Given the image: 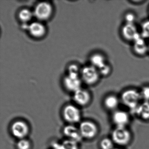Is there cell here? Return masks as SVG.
<instances>
[{"mask_svg": "<svg viewBox=\"0 0 149 149\" xmlns=\"http://www.w3.org/2000/svg\"><path fill=\"white\" fill-rule=\"evenodd\" d=\"M141 100L140 92L134 89L126 90L121 95V101L123 104L132 111L141 103Z\"/></svg>", "mask_w": 149, "mask_h": 149, "instance_id": "obj_1", "label": "cell"}, {"mask_svg": "<svg viewBox=\"0 0 149 149\" xmlns=\"http://www.w3.org/2000/svg\"><path fill=\"white\" fill-rule=\"evenodd\" d=\"M131 132L126 127H117L111 133V139L114 143L123 146L127 145L131 140Z\"/></svg>", "mask_w": 149, "mask_h": 149, "instance_id": "obj_2", "label": "cell"}, {"mask_svg": "<svg viewBox=\"0 0 149 149\" xmlns=\"http://www.w3.org/2000/svg\"><path fill=\"white\" fill-rule=\"evenodd\" d=\"M100 76L98 70L92 65L85 66L81 69V79L88 85H93L96 83Z\"/></svg>", "mask_w": 149, "mask_h": 149, "instance_id": "obj_3", "label": "cell"}, {"mask_svg": "<svg viewBox=\"0 0 149 149\" xmlns=\"http://www.w3.org/2000/svg\"><path fill=\"white\" fill-rule=\"evenodd\" d=\"M53 12V8L50 3L42 1L36 6L33 13L36 19L42 21L49 19L52 15Z\"/></svg>", "mask_w": 149, "mask_h": 149, "instance_id": "obj_4", "label": "cell"}, {"mask_svg": "<svg viewBox=\"0 0 149 149\" xmlns=\"http://www.w3.org/2000/svg\"><path fill=\"white\" fill-rule=\"evenodd\" d=\"M63 81L65 88L69 91L75 92L81 88V79L80 75L68 74Z\"/></svg>", "mask_w": 149, "mask_h": 149, "instance_id": "obj_5", "label": "cell"}, {"mask_svg": "<svg viewBox=\"0 0 149 149\" xmlns=\"http://www.w3.org/2000/svg\"><path fill=\"white\" fill-rule=\"evenodd\" d=\"M79 130L82 137L87 139L94 137L97 134L98 131L95 124L90 121L82 122L80 124Z\"/></svg>", "mask_w": 149, "mask_h": 149, "instance_id": "obj_6", "label": "cell"}, {"mask_svg": "<svg viewBox=\"0 0 149 149\" xmlns=\"http://www.w3.org/2000/svg\"><path fill=\"white\" fill-rule=\"evenodd\" d=\"M122 36L128 41L133 42L135 40L141 36L138 32L137 29L134 24H125L121 30Z\"/></svg>", "mask_w": 149, "mask_h": 149, "instance_id": "obj_7", "label": "cell"}, {"mask_svg": "<svg viewBox=\"0 0 149 149\" xmlns=\"http://www.w3.org/2000/svg\"><path fill=\"white\" fill-rule=\"evenodd\" d=\"M63 117L65 120L70 123L79 122L81 118V113L78 108L72 104L67 105L63 111Z\"/></svg>", "mask_w": 149, "mask_h": 149, "instance_id": "obj_8", "label": "cell"}, {"mask_svg": "<svg viewBox=\"0 0 149 149\" xmlns=\"http://www.w3.org/2000/svg\"><path fill=\"white\" fill-rule=\"evenodd\" d=\"M29 127L25 122L18 121L15 122L11 127L13 135L17 138L22 139L28 134Z\"/></svg>", "mask_w": 149, "mask_h": 149, "instance_id": "obj_9", "label": "cell"}, {"mask_svg": "<svg viewBox=\"0 0 149 149\" xmlns=\"http://www.w3.org/2000/svg\"><path fill=\"white\" fill-rule=\"evenodd\" d=\"M112 119L116 127H126L130 122V116L124 111L116 110L113 112Z\"/></svg>", "mask_w": 149, "mask_h": 149, "instance_id": "obj_10", "label": "cell"}, {"mask_svg": "<svg viewBox=\"0 0 149 149\" xmlns=\"http://www.w3.org/2000/svg\"><path fill=\"white\" fill-rule=\"evenodd\" d=\"M26 28L33 37L40 38L45 35L46 28L45 26L40 22H33L27 26Z\"/></svg>", "mask_w": 149, "mask_h": 149, "instance_id": "obj_11", "label": "cell"}, {"mask_svg": "<svg viewBox=\"0 0 149 149\" xmlns=\"http://www.w3.org/2000/svg\"><path fill=\"white\" fill-rule=\"evenodd\" d=\"M133 50L135 54L139 56L145 55L148 52V45L142 36L133 42Z\"/></svg>", "mask_w": 149, "mask_h": 149, "instance_id": "obj_12", "label": "cell"}, {"mask_svg": "<svg viewBox=\"0 0 149 149\" xmlns=\"http://www.w3.org/2000/svg\"><path fill=\"white\" fill-rule=\"evenodd\" d=\"M74 99L77 104L81 105H85L90 100V94L88 91L81 88L74 92Z\"/></svg>", "mask_w": 149, "mask_h": 149, "instance_id": "obj_13", "label": "cell"}, {"mask_svg": "<svg viewBox=\"0 0 149 149\" xmlns=\"http://www.w3.org/2000/svg\"><path fill=\"white\" fill-rule=\"evenodd\" d=\"M63 133L69 139L77 143L81 141L82 138L79 129H77L73 125H68L65 126L63 129Z\"/></svg>", "mask_w": 149, "mask_h": 149, "instance_id": "obj_14", "label": "cell"}, {"mask_svg": "<svg viewBox=\"0 0 149 149\" xmlns=\"http://www.w3.org/2000/svg\"><path fill=\"white\" fill-rule=\"evenodd\" d=\"M133 111L140 118L145 120H149V102H141Z\"/></svg>", "mask_w": 149, "mask_h": 149, "instance_id": "obj_15", "label": "cell"}, {"mask_svg": "<svg viewBox=\"0 0 149 149\" xmlns=\"http://www.w3.org/2000/svg\"><path fill=\"white\" fill-rule=\"evenodd\" d=\"M91 65L97 70L107 64L106 58L103 55L101 54H95L92 55L90 58Z\"/></svg>", "mask_w": 149, "mask_h": 149, "instance_id": "obj_16", "label": "cell"}, {"mask_svg": "<svg viewBox=\"0 0 149 149\" xmlns=\"http://www.w3.org/2000/svg\"><path fill=\"white\" fill-rule=\"evenodd\" d=\"M104 103L106 109L110 110H115L119 105V100L115 95H109L105 97Z\"/></svg>", "mask_w": 149, "mask_h": 149, "instance_id": "obj_17", "label": "cell"}, {"mask_svg": "<svg viewBox=\"0 0 149 149\" xmlns=\"http://www.w3.org/2000/svg\"><path fill=\"white\" fill-rule=\"evenodd\" d=\"M33 16H34L33 12L28 8L21 9L18 14V17L20 20L25 23L30 21Z\"/></svg>", "mask_w": 149, "mask_h": 149, "instance_id": "obj_18", "label": "cell"}, {"mask_svg": "<svg viewBox=\"0 0 149 149\" xmlns=\"http://www.w3.org/2000/svg\"><path fill=\"white\" fill-rule=\"evenodd\" d=\"M114 144L111 139L106 138L102 139L100 146L102 149H114Z\"/></svg>", "mask_w": 149, "mask_h": 149, "instance_id": "obj_19", "label": "cell"}, {"mask_svg": "<svg viewBox=\"0 0 149 149\" xmlns=\"http://www.w3.org/2000/svg\"><path fill=\"white\" fill-rule=\"evenodd\" d=\"M140 34L143 39H149V20L146 21L142 23Z\"/></svg>", "mask_w": 149, "mask_h": 149, "instance_id": "obj_20", "label": "cell"}, {"mask_svg": "<svg viewBox=\"0 0 149 149\" xmlns=\"http://www.w3.org/2000/svg\"><path fill=\"white\" fill-rule=\"evenodd\" d=\"M61 144L63 149H78L77 143L70 139L65 140Z\"/></svg>", "mask_w": 149, "mask_h": 149, "instance_id": "obj_21", "label": "cell"}, {"mask_svg": "<svg viewBox=\"0 0 149 149\" xmlns=\"http://www.w3.org/2000/svg\"><path fill=\"white\" fill-rule=\"evenodd\" d=\"M140 92L142 100L143 102H149V86H144Z\"/></svg>", "mask_w": 149, "mask_h": 149, "instance_id": "obj_22", "label": "cell"}, {"mask_svg": "<svg viewBox=\"0 0 149 149\" xmlns=\"http://www.w3.org/2000/svg\"><path fill=\"white\" fill-rule=\"evenodd\" d=\"M17 145L18 149H29L30 147L29 141L24 139H20L18 141Z\"/></svg>", "mask_w": 149, "mask_h": 149, "instance_id": "obj_23", "label": "cell"}, {"mask_svg": "<svg viewBox=\"0 0 149 149\" xmlns=\"http://www.w3.org/2000/svg\"><path fill=\"white\" fill-rule=\"evenodd\" d=\"M136 19V15L133 13H128L125 15V24H134Z\"/></svg>", "mask_w": 149, "mask_h": 149, "instance_id": "obj_24", "label": "cell"}, {"mask_svg": "<svg viewBox=\"0 0 149 149\" xmlns=\"http://www.w3.org/2000/svg\"><path fill=\"white\" fill-rule=\"evenodd\" d=\"M98 70L100 75H102L103 76H107L109 75L111 72V67L107 63L105 66H104L103 68Z\"/></svg>", "mask_w": 149, "mask_h": 149, "instance_id": "obj_25", "label": "cell"}, {"mask_svg": "<svg viewBox=\"0 0 149 149\" xmlns=\"http://www.w3.org/2000/svg\"><path fill=\"white\" fill-rule=\"evenodd\" d=\"M81 69L76 64H71L68 68V74L81 75Z\"/></svg>", "mask_w": 149, "mask_h": 149, "instance_id": "obj_26", "label": "cell"}, {"mask_svg": "<svg viewBox=\"0 0 149 149\" xmlns=\"http://www.w3.org/2000/svg\"><path fill=\"white\" fill-rule=\"evenodd\" d=\"M114 149H122V148H114Z\"/></svg>", "mask_w": 149, "mask_h": 149, "instance_id": "obj_27", "label": "cell"}, {"mask_svg": "<svg viewBox=\"0 0 149 149\" xmlns=\"http://www.w3.org/2000/svg\"><path fill=\"white\" fill-rule=\"evenodd\" d=\"M148 52H149V44L148 45Z\"/></svg>", "mask_w": 149, "mask_h": 149, "instance_id": "obj_28", "label": "cell"}]
</instances>
